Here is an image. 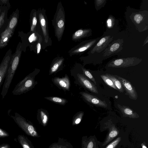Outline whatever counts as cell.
I'll return each instance as SVG.
<instances>
[{
    "label": "cell",
    "mask_w": 148,
    "mask_h": 148,
    "mask_svg": "<svg viewBox=\"0 0 148 148\" xmlns=\"http://www.w3.org/2000/svg\"><path fill=\"white\" fill-rule=\"evenodd\" d=\"M22 49V45L19 42L16 47L15 52L12 55L1 93L3 99L4 98L8 92L12 79L18 66Z\"/></svg>",
    "instance_id": "1"
},
{
    "label": "cell",
    "mask_w": 148,
    "mask_h": 148,
    "mask_svg": "<svg viewBox=\"0 0 148 148\" xmlns=\"http://www.w3.org/2000/svg\"><path fill=\"white\" fill-rule=\"evenodd\" d=\"M39 72L38 71L35 70L19 82L12 91V94L14 95H21L34 88L37 83L35 81V77Z\"/></svg>",
    "instance_id": "2"
},
{
    "label": "cell",
    "mask_w": 148,
    "mask_h": 148,
    "mask_svg": "<svg viewBox=\"0 0 148 148\" xmlns=\"http://www.w3.org/2000/svg\"><path fill=\"white\" fill-rule=\"evenodd\" d=\"M10 116L26 134L35 138L40 137L36 127L30 121L27 120L17 112L15 113L14 116L10 115Z\"/></svg>",
    "instance_id": "3"
},
{
    "label": "cell",
    "mask_w": 148,
    "mask_h": 148,
    "mask_svg": "<svg viewBox=\"0 0 148 148\" xmlns=\"http://www.w3.org/2000/svg\"><path fill=\"white\" fill-rule=\"evenodd\" d=\"M10 49L7 52L0 64V88L5 77L12 56Z\"/></svg>",
    "instance_id": "4"
},
{
    "label": "cell",
    "mask_w": 148,
    "mask_h": 148,
    "mask_svg": "<svg viewBox=\"0 0 148 148\" xmlns=\"http://www.w3.org/2000/svg\"><path fill=\"white\" fill-rule=\"evenodd\" d=\"M114 75L120 81L127 95L131 99L136 100L138 97L137 92L135 87L131 83L123 77L116 75Z\"/></svg>",
    "instance_id": "5"
},
{
    "label": "cell",
    "mask_w": 148,
    "mask_h": 148,
    "mask_svg": "<svg viewBox=\"0 0 148 148\" xmlns=\"http://www.w3.org/2000/svg\"><path fill=\"white\" fill-rule=\"evenodd\" d=\"M77 76L78 81L82 86L93 93L98 94L97 88L93 83L83 74L78 73Z\"/></svg>",
    "instance_id": "6"
},
{
    "label": "cell",
    "mask_w": 148,
    "mask_h": 148,
    "mask_svg": "<svg viewBox=\"0 0 148 148\" xmlns=\"http://www.w3.org/2000/svg\"><path fill=\"white\" fill-rule=\"evenodd\" d=\"M80 94L87 101L95 106L103 108H106L107 106L105 101L100 100L95 96L84 92H80Z\"/></svg>",
    "instance_id": "7"
},
{
    "label": "cell",
    "mask_w": 148,
    "mask_h": 148,
    "mask_svg": "<svg viewBox=\"0 0 148 148\" xmlns=\"http://www.w3.org/2000/svg\"><path fill=\"white\" fill-rule=\"evenodd\" d=\"M52 81L55 85L64 91L70 90V82L69 78L66 74L61 78L55 77L52 79Z\"/></svg>",
    "instance_id": "8"
},
{
    "label": "cell",
    "mask_w": 148,
    "mask_h": 148,
    "mask_svg": "<svg viewBox=\"0 0 148 148\" xmlns=\"http://www.w3.org/2000/svg\"><path fill=\"white\" fill-rule=\"evenodd\" d=\"M14 31L12 30L7 27L0 35V49L5 47L13 34Z\"/></svg>",
    "instance_id": "9"
},
{
    "label": "cell",
    "mask_w": 148,
    "mask_h": 148,
    "mask_svg": "<svg viewBox=\"0 0 148 148\" xmlns=\"http://www.w3.org/2000/svg\"><path fill=\"white\" fill-rule=\"evenodd\" d=\"M49 118V114L47 110L42 109L38 110L37 119L39 123L42 126L45 127L47 125Z\"/></svg>",
    "instance_id": "10"
},
{
    "label": "cell",
    "mask_w": 148,
    "mask_h": 148,
    "mask_svg": "<svg viewBox=\"0 0 148 148\" xmlns=\"http://www.w3.org/2000/svg\"><path fill=\"white\" fill-rule=\"evenodd\" d=\"M8 9L6 7H3L0 15V35L7 27L9 19L7 18Z\"/></svg>",
    "instance_id": "11"
},
{
    "label": "cell",
    "mask_w": 148,
    "mask_h": 148,
    "mask_svg": "<svg viewBox=\"0 0 148 148\" xmlns=\"http://www.w3.org/2000/svg\"><path fill=\"white\" fill-rule=\"evenodd\" d=\"M48 148H73V146L67 140L59 138L57 142L51 144Z\"/></svg>",
    "instance_id": "12"
},
{
    "label": "cell",
    "mask_w": 148,
    "mask_h": 148,
    "mask_svg": "<svg viewBox=\"0 0 148 148\" xmlns=\"http://www.w3.org/2000/svg\"><path fill=\"white\" fill-rule=\"evenodd\" d=\"M19 10L17 9L12 13L9 19L7 27L10 29L14 31L17 25L19 18Z\"/></svg>",
    "instance_id": "13"
},
{
    "label": "cell",
    "mask_w": 148,
    "mask_h": 148,
    "mask_svg": "<svg viewBox=\"0 0 148 148\" xmlns=\"http://www.w3.org/2000/svg\"><path fill=\"white\" fill-rule=\"evenodd\" d=\"M17 139L23 148H35L31 141L26 136L19 135L17 137Z\"/></svg>",
    "instance_id": "14"
},
{
    "label": "cell",
    "mask_w": 148,
    "mask_h": 148,
    "mask_svg": "<svg viewBox=\"0 0 148 148\" xmlns=\"http://www.w3.org/2000/svg\"><path fill=\"white\" fill-rule=\"evenodd\" d=\"M110 79L117 88L118 90L121 92H123L124 89L120 81L114 75L108 73L105 74Z\"/></svg>",
    "instance_id": "15"
},
{
    "label": "cell",
    "mask_w": 148,
    "mask_h": 148,
    "mask_svg": "<svg viewBox=\"0 0 148 148\" xmlns=\"http://www.w3.org/2000/svg\"><path fill=\"white\" fill-rule=\"evenodd\" d=\"M117 106L121 112L124 115L130 116H136L137 114L134 111L129 107L125 106H121L119 104L117 105Z\"/></svg>",
    "instance_id": "16"
},
{
    "label": "cell",
    "mask_w": 148,
    "mask_h": 148,
    "mask_svg": "<svg viewBox=\"0 0 148 148\" xmlns=\"http://www.w3.org/2000/svg\"><path fill=\"white\" fill-rule=\"evenodd\" d=\"M45 98L55 103L62 105H65L68 102L66 99L56 97H45Z\"/></svg>",
    "instance_id": "17"
},
{
    "label": "cell",
    "mask_w": 148,
    "mask_h": 148,
    "mask_svg": "<svg viewBox=\"0 0 148 148\" xmlns=\"http://www.w3.org/2000/svg\"><path fill=\"white\" fill-rule=\"evenodd\" d=\"M84 114L83 112L80 111L77 112L74 115L72 120L73 125H76L80 122Z\"/></svg>",
    "instance_id": "18"
},
{
    "label": "cell",
    "mask_w": 148,
    "mask_h": 148,
    "mask_svg": "<svg viewBox=\"0 0 148 148\" xmlns=\"http://www.w3.org/2000/svg\"><path fill=\"white\" fill-rule=\"evenodd\" d=\"M62 60L56 62L53 64L50 68L49 71V75H51L57 72L60 66L62 63Z\"/></svg>",
    "instance_id": "19"
},
{
    "label": "cell",
    "mask_w": 148,
    "mask_h": 148,
    "mask_svg": "<svg viewBox=\"0 0 148 148\" xmlns=\"http://www.w3.org/2000/svg\"><path fill=\"white\" fill-rule=\"evenodd\" d=\"M100 76L103 80L107 84L114 89L118 90L117 88L115 86L112 81L107 77L105 74L101 75Z\"/></svg>",
    "instance_id": "20"
},
{
    "label": "cell",
    "mask_w": 148,
    "mask_h": 148,
    "mask_svg": "<svg viewBox=\"0 0 148 148\" xmlns=\"http://www.w3.org/2000/svg\"><path fill=\"white\" fill-rule=\"evenodd\" d=\"M82 69L84 74L92 81L95 85H97L95 80L90 73L85 69L82 68Z\"/></svg>",
    "instance_id": "21"
},
{
    "label": "cell",
    "mask_w": 148,
    "mask_h": 148,
    "mask_svg": "<svg viewBox=\"0 0 148 148\" xmlns=\"http://www.w3.org/2000/svg\"><path fill=\"white\" fill-rule=\"evenodd\" d=\"M9 136V134L5 130L0 128V138L8 137Z\"/></svg>",
    "instance_id": "22"
},
{
    "label": "cell",
    "mask_w": 148,
    "mask_h": 148,
    "mask_svg": "<svg viewBox=\"0 0 148 148\" xmlns=\"http://www.w3.org/2000/svg\"><path fill=\"white\" fill-rule=\"evenodd\" d=\"M143 18L142 16L140 14H136L134 17V19L137 24H139Z\"/></svg>",
    "instance_id": "23"
},
{
    "label": "cell",
    "mask_w": 148,
    "mask_h": 148,
    "mask_svg": "<svg viewBox=\"0 0 148 148\" xmlns=\"http://www.w3.org/2000/svg\"><path fill=\"white\" fill-rule=\"evenodd\" d=\"M119 47V45L118 43H115L113 44L110 47V49L111 51H115Z\"/></svg>",
    "instance_id": "24"
},
{
    "label": "cell",
    "mask_w": 148,
    "mask_h": 148,
    "mask_svg": "<svg viewBox=\"0 0 148 148\" xmlns=\"http://www.w3.org/2000/svg\"><path fill=\"white\" fill-rule=\"evenodd\" d=\"M106 40V39L104 38H102L97 43V46H99L101 45Z\"/></svg>",
    "instance_id": "25"
},
{
    "label": "cell",
    "mask_w": 148,
    "mask_h": 148,
    "mask_svg": "<svg viewBox=\"0 0 148 148\" xmlns=\"http://www.w3.org/2000/svg\"><path fill=\"white\" fill-rule=\"evenodd\" d=\"M83 33V31L82 30H79L76 31L75 33V35L76 36H79L82 35Z\"/></svg>",
    "instance_id": "26"
},
{
    "label": "cell",
    "mask_w": 148,
    "mask_h": 148,
    "mask_svg": "<svg viewBox=\"0 0 148 148\" xmlns=\"http://www.w3.org/2000/svg\"><path fill=\"white\" fill-rule=\"evenodd\" d=\"M0 148H10V147L7 143H3L0 145Z\"/></svg>",
    "instance_id": "27"
},
{
    "label": "cell",
    "mask_w": 148,
    "mask_h": 148,
    "mask_svg": "<svg viewBox=\"0 0 148 148\" xmlns=\"http://www.w3.org/2000/svg\"><path fill=\"white\" fill-rule=\"evenodd\" d=\"M117 134V132L116 131H111L109 134V136L110 137H113L115 136Z\"/></svg>",
    "instance_id": "28"
},
{
    "label": "cell",
    "mask_w": 148,
    "mask_h": 148,
    "mask_svg": "<svg viewBox=\"0 0 148 148\" xmlns=\"http://www.w3.org/2000/svg\"><path fill=\"white\" fill-rule=\"evenodd\" d=\"M35 34L34 33L32 34L31 35L29 38V40L30 42H32L34 39Z\"/></svg>",
    "instance_id": "29"
},
{
    "label": "cell",
    "mask_w": 148,
    "mask_h": 148,
    "mask_svg": "<svg viewBox=\"0 0 148 148\" xmlns=\"http://www.w3.org/2000/svg\"><path fill=\"white\" fill-rule=\"evenodd\" d=\"M64 25V23L62 20H60L59 21L58 23V26L59 28L62 27Z\"/></svg>",
    "instance_id": "30"
},
{
    "label": "cell",
    "mask_w": 148,
    "mask_h": 148,
    "mask_svg": "<svg viewBox=\"0 0 148 148\" xmlns=\"http://www.w3.org/2000/svg\"><path fill=\"white\" fill-rule=\"evenodd\" d=\"M37 20L36 17H33L32 20V24L33 25H36L37 24Z\"/></svg>",
    "instance_id": "31"
},
{
    "label": "cell",
    "mask_w": 148,
    "mask_h": 148,
    "mask_svg": "<svg viewBox=\"0 0 148 148\" xmlns=\"http://www.w3.org/2000/svg\"><path fill=\"white\" fill-rule=\"evenodd\" d=\"M93 143L92 142H90L87 146V148H93Z\"/></svg>",
    "instance_id": "32"
},
{
    "label": "cell",
    "mask_w": 148,
    "mask_h": 148,
    "mask_svg": "<svg viewBox=\"0 0 148 148\" xmlns=\"http://www.w3.org/2000/svg\"><path fill=\"white\" fill-rule=\"evenodd\" d=\"M108 25V27H111L112 25V21L110 19H108L107 21Z\"/></svg>",
    "instance_id": "33"
},
{
    "label": "cell",
    "mask_w": 148,
    "mask_h": 148,
    "mask_svg": "<svg viewBox=\"0 0 148 148\" xmlns=\"http://www.w3.org/2000/svg\"><path fill=\"white\" fill-rule=\"evenodd\" d=\"M37 53H39L40 49V45L39 43L37 44Z\"/></svg>",
    "instance_id": "34"
},
{
    "label": "cell",
    "mask_w": 148,
    "mask_h": 148,
    "mask_svg": "<svg viewBox=\"0 0 148 148\" xmlns=\"http://www.w3.org/2000/svg\"><path fill=\"white\" fill-rule=\"evenodd\" d=\"M87 48L86 47H83L79 49V51L80 52L82 51L86 50Z\"/></svg>",
    "instance_id": "35"
},
{
    "label": "cell",
    "mask_w": 148,
    "mask_h": 148,
    "mask_svg": "<svg viewBox=\"0 0 148 148\" xmlns=\"http://www.w3.org/2000/svg\"><path fill=\"white\" fill-rule=\"evenodd\" d=\"M45 21L44 19L42 18L41 20V24L43 26H44L45 25Z\"/></svg>",
    "instance_id": "36"
},
{
    "label": "cell",
    "mask_w": 148,
    "mask_h": 148,
    "mask_svg": "<svg viewBox=\"0 0 148 148\" xmlns=\"http://www.w3.org/2000/svg\"><path fill=\"white\" fill-rule=\"evenodd\" d=\"M113 146L112 145H110L107 148H113Z\"/></svg>",
    "instance_id": "37"
},
{
    "label": "cell",
    "mask_w": 148,
    "mask_h": 148,
    "mask_svg": "<svg viewBox=\"0 0 148 148\" xmlns=\"http://www.w3.org/2000/svg\"><path fill=\"white\" fill-rule=\"evenodd\" d=\"M3 8V7L1 6H0V15L1 14V13L2 9Z\"/></svg>",
    "instance_id": "38"
},
{
    "label": "cell",
    "mask_w": 148,
    "mask_h": 148,
    "mask_svg": "<svg viewBox=\"0 0 148 148\" xmlns=\"http://www.w3.org/2000/svg\"><path fill=\"white\" fill-rule=\"evenodd\" d=\"M143 148H147V147L145 146H143Z\"/></svg>",
    "instance_id": "39"
}]
</instances>
